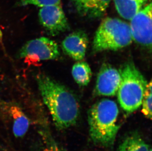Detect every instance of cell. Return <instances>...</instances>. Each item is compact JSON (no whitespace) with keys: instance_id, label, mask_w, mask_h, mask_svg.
<instances>
[{"instance_id":"obj_2","label":"cell","mask_w":152,"mask_h":151,"mask_svg":"<svg viewBox=\"0 0 152 151\" xmlns=\"http://www.w3.org/2000/svg\"><path fill=\"white\" fill-rule=\"evenodd\" d=\"M118 115L117 105L109 99L100 100L90 108L89 134L95 144L106 148L113 145L120 127L117 123Z\"/></svg>"},{"instance_id":"obj_11","label":"cell","mask_w":152,"mask_h":151,"mask_svg":"<svg viewBox=\"0 0 152 151\" xmlns=\"http://www.w3.org/2000/svg\"><path fill=\"white\" fill-rule=\"evenodd\" d=\"M148 0H114L119 15L126 20H130L143 7Z\"/></svg>"},{"instance_id":"obj_1","label":"cell","mask_w":152,"mask_h":151,"mask_svg":"<svg viewBox=\"0 0 152 151\" xmlns=\"http://www.w3.org/2000/svg\"><path fill=\"white\" fill-rule=\"evenodd\" d=\"M37 81L42 100L55 125L63 130L74 125L79 117V104L73 93L48 76H37Z\"/></svg>"},{"instance_id":"obj_10","label":"cell","mask_w":152,"mask_h":151,"mask_svg":"<svg viewBox=\"0 0 152 151\" xmlns=\"http://www.w3.org/2000/svg\"><path fill=\"white\" fill-rule=\"evenodd\" d=\"M79 15L98 18L104 14L112 0H69Z\"/></svg>"},{"instance_id":"obj_9","label":"cell","mask_w":152,"mask_h":151,"mask_svg":"<svg viewBox=\"0 0 152 151\" xmlns=\"http://www.w3.org/2000/svg\"><path fill=\"white\" fill-rule=\"evenodd\" d=\"M88 45L87 34L83 30L74 31L62 42V49L65 54L75 60L81 61L86 54Z\"/></svg>"},{"instance_id":"obj_17","label":"cell","mask_w":152,"mask_h":151,"mask_svg":"<svg viewBox=\"0 0 152 151\" xmlns=\"http://www.w3.org/2000/svg\"><path fill=\"white\" fill-rule=\"evenodd\" d=\"M45 151H63L53 140H50V143L48 144V147Z\"/></svg>"},{"instance_id":"obj_15","label":"cell","mask_w":152,"mask_h":151,"mask_svg":"<svg viewBox=\"0 0 152 151\" xmlns=\"http://www.w3.org/2000/svg\"><path fill=\"white\" fill-rule=\"evenodd\" d=\"M142 112L145 117L152 118V81H150L147 85L146 89L144 94L142 100Z\"/></svg>"},{"instance_id":"obj_13","label":"cell","mask_w":152,"mask_h":151,"mask_svg":"<svg viewBox=\"0 0 152 151\" xmlns=\"http://www.w3.org/2000/svg\"><path fill=\"white\" fill-rule=\"evenodd\" d=\"M151 148L137 133H132L124 139L118 151H149Z\"/></svg>"},{"instance_id":"obj_18","label":"cell","mask_w":152,"mask_h":151,"mask_svg":"<svg viewBox=\"0 0 152 151\" xmlns=\"http://www.w3.org/2000/svg\"><path fill=\"white\" fill-rule=\"evenodd\" d=\"M149 151H152V149H151V148L150 149Z\"/></svg>"},{"instance_id":"obj_3","label":"cell","mask_w":152,"mask_h":151,"mask_svg":"<svg viewBox=\"0 0 152 151\" xmlns=\"http://www.w3.org/2000/svg\"><path fill=\"white\" fill-rule=\"evenodd\" d=\"M120 72L121 79L117 92L118 102L124 111L130 114L141 106L148 83L132 61L125 63Z\"/></svg>"},{"instance_id":"obj_4","label":"cell","mask_w":152,"mask_h":151,"mask_svg":"<svg viewBox=\"0 0 152 151\" xmlns=\"http://www.w3.org/2000/svg\"><path fill=\"white\" fill-rule=\"evenodd\" d=\"M129 24L118 18L107 17L102 22L95 33L93 42L94 53L117 50L132 42Z\"/></svg>"},{"instance_id":"obj_5","label":"cell","mask_w":152,"mask_h":151,"mask_svg":"<svg viewBox=\"0 0 152 151\" xmlns=\"http://www.w3.org/2000/svg\"><path fill=\"white\" fill-rule=\"evenodd\" d=\"M19 57L33 62L53 60L60 56L56 42L48 37H41L29 40L22 47Z\"/></svg>"},{"instance_id":"obj_16","label":"cell","mask_w":152,"mask_h":151,"mask_svg":"<svg viewBox=\"0 0 152 151\" xmlns=\"http://www.w3.org/2000/svg\"><path fill=\"white\" fill-rule=\"evenodd\" d=\"M61 0H16L17 5L19 6H37L42 7L51 4H60Z\"/></svg>"},{"instance_id":"obj_6","label":"cell","mask_w":152,"mask_h":151,"mask_svg":"<svg viewBox=\"0 0 152 151\" xmlns=\"http://www.w3.org/2000/svg\"><path fill=\"white\" fill-rule=\"evenodd\" d=\"M129 25L132 40L138 44L152 48V4L143 7L131 19Z\"/></svg>"},{"instance_id":"obj_14","label":"cell","mask_w":152,"mask_h":151,"mask_svg":"<svg viewBox=\"0 0 152 151\" xmlns=\"http://www.w3.org/2000/svg\"><path fill=\"white\" fill-rule=\"evenodd\" d=\"M72 73L75 81L82 86H87L92 77V71L89 64L85 61L75 63L72 68Z\"/></svg>"},{"instance_id":"obj_7","label":"cell","mask_w":152,"mask_h":151,"mask_svg":"<svg viewBox=\"0 0 152 151\" xmlns=\"http://www.w3.org/2000/svg\"><path fill=\"white\" fill-rule=\"evenodd\" d=\"M39 18L40 24L52 36L69 30V22L60 4L40 7Z\"/></svg>"},{"instance_id":"obj_8","label":"cell","mask_w":152,"mask_h":151,"mask_svg":"<svg viewBox=\"0 0 152 151\" xmlns=\"http://www.w3.org/2000/svg\"><path fill=\"white\" fill-rule=\"evenodd\" d=\"M120 72L108 64H103L98 73L95 94L99 96H114L120 84Z\"/></svg>"},{"instance_id":"obj_12","label":"cell","mask_w":152,"mask_h":151,"mask_svg":"<svg viewBox=\"0 0 152 151\" xmlns=\"http://www.w3.org/2000/svg\"><path fill=\"white\" fill-rule=\"evenodd\" d=\"M10 113L12 118V131L16 137H21L27 132L30 126V121L26 114L18 107H11Z\"/></svg>"}]
</instances>
